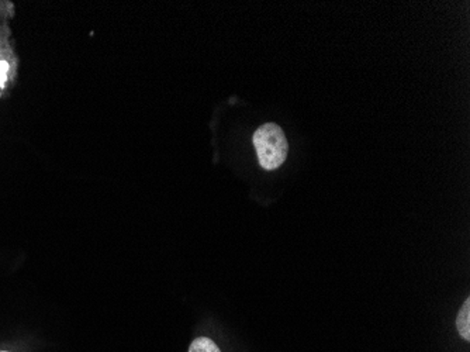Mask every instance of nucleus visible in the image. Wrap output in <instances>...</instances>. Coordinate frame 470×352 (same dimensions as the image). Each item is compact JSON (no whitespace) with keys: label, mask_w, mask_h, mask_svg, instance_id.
I'll use <instances>...</instances> for the list:
<instances>
[{"label":"nucleus","mask_w":470,"mask_h":352,"mask_svg":"<svg viewBox=\"0 0 470 352\" xmlns=\"http://www.w3.org/2000/svg\"><path fill=\"white\" fill-rule=\"evenodd\" d=\"M260 167L267 171L282 167L288 158L289 144L285 132L278 124L260 126L252 137Z\"/></svg>","instance_id":"nucleus-1"},{"label":"nucleus","mask_w":470,"mask_h":352,"mask_svg":"<svg viewBox=\"0 0 470 352\" xmlns=\"http://www.w3.org/2000/svg\"><path fill=\"white\" fill-rule=\"evenodd\" d=\"M456 328L465 341H470V299L465 300L456 318Z\"/></svg>","instance_id":"nucleus-2"},{"label":"nucleus","mask_w":470,"mask_h":352,"mask_svg":"<svg viewBox=\"0 0 470 352\" xmlns=\"http://www.w3.org/2000/svg\"><path fill=\"white\" fill-rule=\"evenodd\" d=\"M189 352H221L219 346L207 337H199L189 347Z\"/></svg>","instance_id":"nucleus-3"},{"label":"nucleus","mask_w":470,"mask_h":352,"mask_svg":"<svg viewBox=\"0 0 470 352\" xmlns=\"http://www.w3.org/2000/svg\"><path fill=\"white\" fill-rule=\"evenodd\" d=\"M0 352H7V351H0Z\"/></svg>","instance_id":"nucleus-4"}]
</instances>
